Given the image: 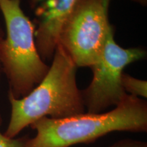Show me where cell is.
<instances>
[{"mask_svg": "<svg viewBox=\"0 0 147 147\" xmlns=\"http://www.w3.org/2000/svg\"><path fill=\"white\" fill-rule=\"evenodd\" d=\"M46 76L26 96L8 93L10 119L3 134L16 138L27 127L44 117L59 119L84 113L82 93L76 83L77 66L59 45Z\"/></svg>", "mask_w": 147, "mask_h": 147, "instance_id": "obj_1", "label": "cell"}, {"mask_svg": "<svg viewBox=\"0 0 147 147\" xmlns=\"http://www.w3.org/2000/svg\"><path fill=\"white\" fill-rule=\"evenodd\" d=\"M30 126L36 135L28 138L25 147H70L93 142L113 131L146 132L147 103L127 94L106 113H84L59 119L44 117Z\"/></svg>", "mask_w": 147, "mask_h": 147, "instance_id": "obj_2", "label": "cell"}, {"mask_svg": "<svg viewBox=\"0 0 147 147\" xmlns=\"http://www.w3.org/2000/svg\"><path fill=\"white\" fill-rule=\"evenodd\" d=\"M6 35L0 40V65L8 79V93L23 97L42 81L49 69L40 57L34 23L24 13L21 0H0Z\"/></svg>", "mask_w": 147, "mask_h": 147, "instance_id": "obj_3", "label": "cell"}, {"mask_svg": "<svg viewBox=\"0 0 147 147\" xmlns=\"http://www.w3.org/2000/svg\"><path fill=\"white\" fill-rule=\"evenodd\" d=\"M110 0H78L66 20L58 45L77 67H91L100 58L113 29L108 19Z\"/></svg>", "mask_w": 147, "mask_h": 147, "instance_id": "obj_4", "label": "cell"}, {"mask_svg": "<svg viewBox=\"0 0 147 147\" xmlns=\"http://www.w3.org/2000/svg\"><path fill=\"white\" fill-rule=\"evenodd\" d=\"M146 56V51L141 48L124 49L116 43L112 29L100 58L91 67V83L81 91L87 113H101L110 106L118 105L127 95L121 84L124 68Z\"/></svg>", "mask_w": 147, "mask_h": 147, "instance_id": "obj_5", "label": "cell"}, {"mask_svg": "<svg viewBox=\"0 0 147 147\" xmlns=\"http://www.w3.org/2000/svg\"><path fill=\"white\" fill-rule=\"evenodd\" d=\"M78 0H29L36 16L35 40L40 57L53 58L64 23Z\"/></svg>", "mask_w": 147, "mask_h": 147, "instance_id": "obj_6", "label": "cell"}, {"mask_svg": "<svg viewBox=\"0 0 147 147\" xmlns=\"http://www.w3.org/2000/svg\"><path fill=\"white\" fill-rule=\"evenodd\" d=\"M121 84L127 94L139 97H147V82L134 78L126 73H123L121 78Z\"/></svg>", "mask_w": 147, "mask_h": 147, "instance_id": "obj_7", "label": "cell"}, {"mask_svg": "<svg viewBox=\"0 0 147 147\" xmlns=\"http://www.w3.org/2000/svg\"><path fill=\"white\" fill-rule=\"evenodd\" d=\"M1 123H2V119L0 115V127ZM29 137L28 136H25L11 138L5 136L0 131V147H25Z\"/></svg>", "mask_w": 147, "mask_h": 147, "instance_id": "obj_8", "label": "cell"}, {"mask_svg": "<svg viewBox=\"0 0 147 147\" xmlns=\"http://www.w3.org/2000/svg\"><path fill=\"white\" fill-rule=\"evenodd\" d=\"M109 147H147V143L140 140L127 139L117 142Z\"/></svg>", "mask_w": 147, "mask_h": 147, "instance_id": "obj_9", "label": "cell"}, {"mask_svg": "<svg viewBox=\"0 0 147 147\" xmlns=\"http://www.w3.org/2000/svg\"><path fill=\"white\" fill-rule=\"evenodd\" d=\"M131 1H133L134 3H138V4L145 6L147 4V0H131Z\"/></svg>", "mask_w": 147, "mask_h": 147, "instance_id": "obj_10", "label": "cell"}, {"mask_svg": "<svg viewBox=\"0 0 147 147\" xmlns=\"http://www.w3.org/2000/svg\"><path fill=\"white\" fill-rule=\"evenodd\" d=\"M3 38L2 35H1V29H0V40H1V38ZM0 71H1V65H0Z\"/></svg>", "mask_w": 147, "mask_h": 147, "instance_id": "obj_11", "label": "cell"}]
</instances>
